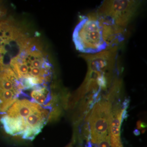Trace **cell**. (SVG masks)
<instances>
[{"label": "cell", "mask_w": 147, "mask_h": 147, "mask_svg": "<svg viewBox=\"0 0 147 147\" xmlns=\"http://www.w3.org/2000/svg\"><path fill=\"white\" fill-rule=\"evenodd\" d=\"M129 98H126L123 102L122 108L123 110H126L128 108L129 105Z\"/></svg>", "instance_id": "cell-9"}, {"label": "cell", "mask_w": 147, "mask_h": 147, "mask_svg": "<svg viewBox=\"0 0 147 147\" xmlns=\"http://www.w3.org/2000/svg\"><path fill=\"white\" fill-rule=\"evenodd\" d=\"M129 115L127 114V111L126 110H124L123 111L121 115V124L122 123L124 120L126 119L128 117Z\"/></svg>", "instance_id": "cell-10"}, {"label": "cell", "mask_w": 147, "mask_h": 147, "mask_svg": "<svg viewBox=\"0 0 147 147\" xmlns=\"http://www.w3.org/2000/svg\"><path fill=\"white\" fill-rule=\"evenodd\" d=\"M48 84L37 85L30 89L32 90L30 100L42 106H46L52 98L51 91Z\"/></svg>", "instance_id": "cell-6"}, {"label": "cell", "mask_w": 147, "mask_h": 147, "mask_svg": "<svg viewBox=\"0 0 147 147\" xmlns=\"http://www.w3.org/2000/svg\"><path fill=\"white\" fill-rule=\"evenodd\" d=\"M97 144L98 146L96 147H110V134L99 141Z\"/></svg>", "instance_id": "cell-8"}, {"label": "cell", "mask_w": 147, "mask_h": 147, "mask_svg": "<svg viewBox=\"0 0 147 147\" xmlns=\"http://www.w3.org/2000/svg\"><path fill=\"white\" fill-rule=\"evenodd\" d=\"M141 122L142 121L141 120L138 121L137 123V128L138 129H141V127H140V124H141Z\"/></svg>", "instance_id": "cell-13"}, {"label": "cell", "mask_w": 147, "mask_h": 147, "mask_svg": "<svg viewBox=\"0 0 147 147\" xmlns=\"http://www.w3.org/2000/svg\"><path fill=\"white\" fill-rule=\"evenodd\" d=\"M20 95L10 90H0V115L5 114L9 107L14 103Z\"/></svg>", "instance_id": "cell-7"}, {"label": "cell", "mask_w": 147, "mask_h": 147, "mask_svg": "<svg viewBox=\"0 0 147 147\" xmlns=\"http://www.w3.org/2000/svg\"><path fill=\"white\" fill-rule=\"evenodd\" d=\"M146 127V124L144 122H141V124H140V127H141V129L144 128Z\"/></svg>", "instance_id": "cell-12"}, {"label": "cell", "mask_w": 147, "mask_h": 147, "mask_svg": "<svg viewBox=\"0 0 147 147\" xmlns=\"http://www.w3.org/2000/svg\"><path fill=\"white\" fill-rule=\"evenodd\" d=\"M38 105L30 99H17L9 108L5 115L19 121L22 124L24 132V121Z\"/></svg>", "instance_id": "cell-5"}, {"label": "cell", "mask_w": 147, "mask_h": 147, "mask_svg": "<svg viewBox=\"0 0 147 147\" xmlns=\"http://www.w3.org/2000/svg\"><path fill=\"white\" fill-rule=\"evenodd\" d=\"M126 32L108 23L95 11L80 19L72 37L76 50L85 55L94 54L119 48Z\"/></svg>", "instance_id": "cell-1"}, {"label": "cell", "mask_w": 147, "mask_h": 147, "mask_svg": "<svg viewBox=\"0 0 147 147\" xmlns=\"http://www.w3.org/2000/svg\"><path fill=\"white\" fill-rule=\"evenodd\" d=\"M133 133L135 136H139V135H140V131H139V129H135V130L133 131Z\"/></svg>", "instance_id": "cell-11"}, {"label": "cell", "mask_w": 147, "mask_h": 147, "mask_svg": "<svg viewBox=\"0 0 147 147\" xmlns=\"http://www.w3.org/2000/svg\"><path fill=\"white\" fill-rule=\"evenodd\" d=\"M52 110L50 105H38L24 121L22 138L30 140L34 139L47 123Z\"/></svg>", "instance_id": "cell-4"}, {"label": "cell", "mask_w": 147, "mask_h": 147, "mask_svg": "<svg viewBox=\"0 0 147 147\" xmlns=\"http://www.w3.org/2000/svg\"><path fill=\"white\" fill-rule=\"evenodd\" d=\"M111 109L106 102H99L94 105L89 121L92 144H97L110 134Z\"/></svg>", "instance_id": "cell-3"}, {"label": "cell", "mask_w": 147, "mask_h": 147, "mask_svg": "<svg viewBox=\"0 0 147 147\" xmlns=\"http://www.w3.org/2000/svg\"><path fill=\"white\" fill-rule=\"evenodd\" d=\"M145 131H146V129H142V133H143V134H144V133H145Z\"/></svg>", "instance_id": "cell-15"}, {"label": "cell", "mask_w": 147, "mask_h": 147, "mask_svg": "<svg viewBox=\"0 0 147 147\" xmlns=\"http://www.w3.org/2000/svg\"><path fill=\"white\" fill-rule=\"evenodd\" d=\"M140 4V1L135 0L104 1L96 11L108 23L126 32Z\"/></svg>", "instance_id": "cell-2"}, {"label": "cell", "mask_w": 147, "mask_h": 147, "mask_svg": "<svg viewBox=\"0 0 147 147\" xmlns=\"http://www.w3.org/2000/svg\"><path fill=\"white\" fill-rule=\"evenodd\" d=\"M65 147H73V143L71 142V143H69V144L68 145H67V146Z\"/></svg>", "instance_id": "cell-14"}]
</instances>
